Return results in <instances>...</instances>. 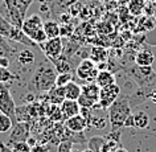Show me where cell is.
<instances>
[{"label":"cell","instance_id":"cell-12","mask_svg":"<svg viewBox=\"0 0 156 152\" xmlns=\"http://www.w3.org/2000/svg\"><path fill=\"white\" fill-rule=\"evenodd\" d=\"M34 53L33 50L30 49H24V50H20L17 54H16V61L19 66H23V68H29L34 64Z\"/></svg>","mask_w":156,"mask_h":152},{"label":"cell","instance_id":"cell-18","mask_svg":"<svg viewBox=\"0 0 156 152\" xmlns=\"http://www.w3.org/2000/svg\"><path fill=\"white\" fill-rule=\"evenodd\" d=\"M147 5V0H130L127 3V8L132 16H140L144 13V8Z\"/></svg>","mask_w":156,"mask_h":152},{"label":"cell","instance_id":"cell-14","mask_svg":"<svg viewBox=\"0 0 156 152\" xmlns=\"http://www.w3.org/2000/svg\"><path fill=\"white\" fill-rule=\"evenodd\" d=\"M9 41V38L0 34V57H7L11 60L13 56H16V48L12 46Z\"/></svg>","mask_w":156,"mask_h":152},{"label":"cell","instance_id":"cell-4","mask_svg":"<svg viewBox=\"0 0 156 152\" xmlns=\"http://www.w3.org/2000/svg\"><path fill=\"white\" fill-rule=\"evenodd\" d=\"M0 112L7 114L13 120V124L17 123L16 119V104L9 93L8 83L0 82Z\"/></svg>","mask_w":156,"mask_h":152},{"label":"cell","instance_id":"cell-19","mask_svg":"<svg viewBox=\"0 0 156 152\" xmlns=\"http://www.w3.org/2000/svg\"><path fill=\"white\" fill-rule=\"evenodd\" d=\"M64 89H65V97H66V99L77 101L81 97V94H82V87H81L78 83L73 82V81H72V82H69L66 86H64Z\"/></svg>","mask_w":156,"mask_h":152},{"label":"cell","instance_id":"cell-2","mask_svg":"<svg viewBox=\"0 0 156 152\" xmlns=\"http://www.w3.org/2000/svg\"><path fill=\"white\" fill-rule=\"evenodd\" d=\"M107 111H108V120H110L112 131L120 130L122 127H124V122L131 115L130 97L119 95L115 99V102L111 103V106L107 108Z\"/></svg>","mask_w":156,"mask_h":152},{"label":"cell","instance_id":"cell-9","mask_svg":"<svg viewBox=\"0 0 156 152\" xmlns=\"http://www.w3.org/2000/svg\"><path fill=\"white\" fill-rule=\"evenodd\" d=\"M65 126L68 130L73 132H83L86 130V127L89 126V122L82 114H78V115H74L72 118L66 119Z\"/></svg>","mask_w":156,"mask_h":152},{"label":"cell","instance_id":"cell-16","mask_svg":"<svg viewBox=\"0 0 156 152\" xmlns=\"http://www.w3.org/2000/svg\"><path fill=\"white\" fill-rule=\"evenodd\" d=\"M48 97H49L50 103L56 104V106H60V104L66 99V97H65V89L61 87V86H53L48 91Z\"/></svg>","mask_w":156,"mask_h":152},{"label":"cell","instance_id":"cell-36","mask_svg":"<svg viewBox=\"0 0 156 152\" xmlns=\"http://www.w3.org/2000/svg\"><path fill=\"white\" fill-rule=\"evenodd\" d=\"M148 99L152 101V102L156 104V89H154V90L150 93V95H148Z\"/></svg>","mask_w":156,"mask_h":152},{"label":"cell","instance_id":"cell-3","mask_svg":"<svg viewBox=\"0 0 156 152\" xmlns=\"http://www.w3.org/2000/svg\"><path fill=\"white\" fill-rule=\"evenodd\" d=\"M21 30L37 45L48 40L44 30V23H42V19L38 15H30V16L25 17L23 20Z\"/></svg>","mask_w":156,"mask_h":152},{"label":"cell","instance_id":"cell-23","mask_svg":"<svg viewBox=\"0 0 156 152\" xmlns=\"http://www.w3.org/2000/svg\"><path fill=\"white\" fill-rule=\"evenodd\" d=\"M15 28H16V27L12 25L9 21H7L5 19L0 15V34H2V36H4V37H7V38H9L11 40Z\"/></svg>","mask_w":156,"mask_h":152},{"label":"cell","instance_id":"cell-37","mask_svg":"<svg viewBox=\"0 0 156 152\" xmlns=\"http://www.w3.org/2000/svg\"><path fill=\"white\" fill-rule=\"evenodd\" d=\"M115 152H128V151H127V150H124V148H122V147H119Z\"/></svg>","mask_w":156,"mask_h":152},{"label":"cell","instance_id":"cell-11","mask_svg":"<svg viewBox=\"0 0 156 152\" xmlns=\"http://www.w3.org/2000/svg\"><path fill=\"white\" fill-rule=\"evenodd\" d=\"M155 61V56L150 48H140L135 54V64L139 66H152Z\"/></svg>","mask_w":156,"mask_h":152},{"label":"cell","instance_id":"cell-6","mask_svg":"<svg viewBox=\"0 0 156 152\" xmlns=\"http://www.w3.org/2000/svg\"><path fill=\"white\" fill-rule=\"evenodd\" d=\"M119 95H120V87L116 83H112L110 86L102 87L101 89V94H99V101L95 106L102 108V110H106V108H108L111 106V103L115 102V99L118 98Z\"/></svg>","mask_w":156,"mask_h":152},{"label":"cell","instance_id":"cell-41","mask_svg":"<svg viewBox=\"0 0 156 152\" xmlns=\"http://www.w3.org/2000/svg\"><path fill=\"white\" fill-rule=\"evenodd\" d=\"M70 152H81V151H77V150H72Z\"/></svg>","mask_w":156,"mask_h":152},{"label":"cell","instance_id":"cell-8","mask_svg":"<svg viewBox=\"0 0 156 152\" xmlns=\"http://www.w3.org/2000/svg\"><path fill=\"white\" fill-rule=\"evenodd\" d=\"M30 134V127L27 122H17L11 130V136L8 143L15 142H28Z\"/></svg>","mask_w":156,"mask_h":152},{"label":"cell","instance_id":"cell-21","mask_svg":"<svg viewBox=\"0 0 156 152\" xmlns=\"http://www.w3.org/2000/svg\"><path fill=\"white\" fill-rule=\"evenodd\" d=\"M40 3V9L44 13H56L57 7L62 5L61 0H38Z\"/></svg>","mask_w":156,"mask_h":152},{"label":"cell","instance_id":"cell-33","mask_svg":"<svg viewBox=\"0 0 156 152\" xmlns=\"http://www.w3.org/2000/svg\"><path fill=\"white\" fill-rule=\"evenodd\" d=\"M73 143L69 140H62V142L57 146V152H70L72 151Z\"/></svg>","mask_w":156,"mask_h":152},{"label":"cell","instance_id":"cell-31","mask_svg":"<svg viewBox=\"0 0 156 152\" xmlns=\"http://www.w3.org/2000/svg\"><path fill=\"white\" fill-rule=\"evenodd\" d=\"M34 0H17V5H19V11H20V15L23 19H25V15H27V11Z\"/></svg>","mask_w":156,"mask_h":152},{"label":"cell","instance_id":"cell-32","mask_svg":"<svg viewBox=\"0 0 156 152\" xmlns=\"http://www.w3.org/2000/svg\"><path fill=\"white\" fill-rule=\"evenodd\" d=\"M32 152H57V147L53 148V146H42V144H37V146L32 147Z\"/></svg>","mask_w":156,"mask_h":152},{"label":"cell","instance_id":"cell-13","mask_svg":"<svg viewBox=\"0 0 156 152\" xmlns=\"http://www.w3.org/2000/svg\"><path fill=\"white\" fill-rule=\"evenodd\" d=\"M95 83L102 89V87H106V86H110V85L115 83V76L114 73L110 72V70H99L98 76L95 78Z\"/></svg>","mask_w":156,"mask_h":152},{"label":"cell","instance_id":"cell-42","mask_svg":"<svg viewBox=\"0 0 156 152\" xmlns=\"http://www.w3.org/2000/svg\"><path fill=\"white\" fill-rule=\"evenodd\" d=\"M154 17H155V20H156V12H155V15H154Z\"/></svg>","mask_w":156,"mask_h":152},{"label":"cell","instance_id":"cell-22","mask_svg":"<svg viewBox=\"0 0 156 152\" xmlns=\"http://www.w3.org/2000/svg\"><path fill=\"white\" fill-rule=\"evenodd\" d=\"M52 64L54 65L57 73H72V66H70L68 58L65 57V54H61L57 60L52 61Z\"/></svg>","mask_w":156,"mask_h":152},{"label":"cell","instance_id":"cell-35","mask_svg":"<svg viewBox=\"0 0 156 152\" xmlns=\"http://www.w3.org/2000/svg\"><path fill=\"white\" fill-rule=\"evenodd\" d=\"M0 152H13L11 148L7 146V144H4V143H2L0 142Z\"/></svg>","mask_w":156,"mask_h":152},{"label":"cell","instance_id":"cell-5","mask_svg":"<svg viewBox=\"0 0 156 152\" xmlns=\"http://www.w3.org/2000/svg\"><path fill=\"white\" fill-rule=\"evenodd\" d=\"M76 72H77L78 78L82 80L86 83V82H95V78L99 73V69L91 58H85V60H82L78 64Z\"/></svg>","mask_w":156,"mask_h":152},{"label":"cell","instance_id":"cell-26","mask_svg":"<svg viewBox=\"0 0 156 152\" xmlns=\"http://www.w3.org/2000/svg\"><path fill=\"white\" fill-rule=\"evenodd\" d=\"M19 80V76L13 74L8 68H0V82L12 83V81Z\"/></svg>","mask_w":156,"mask_h":152},{"label":"cell","instance_id":"cell-15","mask_svg":"<svg viewBox=\"0 0 156 152\" xmlns=\"http://www.w3.org/2000/svg\"><path fill=\"white\" fill-rule=\"evenodd\" d=\"M132 118V127L139 128V130H144L150 126V116H148L144 111H138L135 114H131Z\"/></svg>","mask_w":156,"mask_h":152},{"label":"cell","instance_id":"cell-30","mask_svg":"<svg viewBox=\"0 0 156 152\" xmlns=\"http://www.w3.org/2000/svg\"><path fill=\"white\" fill-rule=\"evenodd\" d=\"M107 58V50L101 49V48H94L91 52V60L94 62H105Z\"/></svg>","mask_w":156,"mask_h":152},{"label":"cell","instance_id":"cell-24","mask_svg":"<svg viewBox=\"0 0 156 152\" xmlns=\"http://www.w3.org/2000/svg\"><path fill=\"white\" fill-rule=\"evenodd\" d=\"M156 25V20L154 16H144L139 20L138 30H152Z\"/></svg>","mask_w":156,"mask_h":152},{"label":"cell","instance_id":"cell-28","mask_svg":"<svg viewBox=\"0 0 156 152\" xmlns=\"http://www.w3.org/2000/svg\"><path fill=\"white\" fill-rule=\"evenodd\" d=\"M13 152H32L28 142H15V143H8L7 144Z\"/></svg>","mask_w":156,"mask_h":152},{"label":"cell","instance_id":"cell-29","mask_svg":"<svg viewBox=\"0 0 156 152\" xmlns=\"http://www.w3.org/2000/svg\"><path fill=\"white\" fill-rule=\"evenodd\" d=\"M72 81H73V74L72 73H58L57 78H56V86L64 87L69 82H72Z\"/></svg>","mask_w":156,"mask_h":152},{"label":"cell","instance_id":"cell-27","mask_svg":"<svg viewBox=\"0 0 156 152\" xmlns=\"http://www.w3.org/2000/svg\"><path fill=\"white\" fill-rule=\"evenodd\" d=\"M64 134L65 135H64V139L62 140H69V142H72V143H83L85 142L82 132H73L66 128L64 131Z\"/></svg>","mask_w":156,"mask_h":152},{"label":"cell","instance_id":"cell-38","mask_svg":"<svg viewBox=\"0 0 156 152\" xmlns=\"http://www.w3.org/2000/svg\"><path fill=\"white\" fill-rule=\"evenodd\" d=\"M81 152H94V151H93V150H90V148H86V150H83V151H81Z\"/></svg>","mask_w":156,"mask_h":152},{"label":"cell","instance_id":"cell-25","mask_svg":"<svg viewBox=\"0 0 156 152\" xmlns=\"http://www.w3.org/2000/svg\"><path fill=\"white\" fill-rule=\"evenodd\" d=\"M12 127H13V120L7 114L0 112V134H7V132L12 130Z\"/></svg>","mask_w":156,"mask_h":152},{"label":"cell","instance_id":"cell-7","mask_svg":"<svg viewBox=\"0 0 156 152\" xmlns=\"http://www.w3.org/2000/svg\"><path fill=\"white\" fill-rule=\"evenodd\" d=\"M41 48V50L44 52L45 57L49 61H54L62 54L64 50V44H62V38L61 37H53V38H48L45 42L38 45Z\"/></svg>","mask_w":156,"mask_h":152},{"label":"cell","instance_id":"cell-39","mask_svg":"<svg viewBox=\"0 0 156 152\" xmlns=\"http://www.w3.org/2000/svg\"><path fill=\"white\" fill-rule=\"evenodd\" d=\"M69 2H70V0H61V3H62V4H65V5H66V4H68V3H69Z\"/></svg>","mask_w":156,"mask_h":152},{"label":"cell","instance_id":"cell-40","mask_svg":"<svg viewBox=\"0 0 156 152\" xmlns=\"http://www.w3.org/2000/svg\"><path fill=\"white\" fill-rule=\"evenodd\" d=\"M156 0H147V3H155Z\"/></svg>","mask_w":156,"mask_h":152},{"label":"cell","instance_id":"cell-34","mask_svg":"<svg viewBox=\"0 0 156 152\" xmlns=\"http://www.w3.org/2000/svg\"><path fill=\"white\" fill-rule=\"evenodd\" d=\"M11 60L7 57H0V68H9Z\"/></svg>","mask_w":156,"mask_h":152},{"label":"cell","instance_id":"cell-43","mask_svg":"<svg viewBox=\"0 0 156 152\" xmlns=\"http://www.w3.org/2000/svg\"><path fill=\"white\" fill-rule=\"evenodd\" d=\"M154 5H155V8H156V2H155V3H154Z\"/></svg>","mask_w":156,"mask_h":152},{"label":"cell","instance_id":"cell-17","mask_svg":"<svg viewBox=\"0 0 156 152\" xmlns=\"http://www.w3.org/2000/svg\"><path fill=\"white\" fill-rule=\"evenodd\" d=\"M81 87H82V94L83 95L89 97L90 99L95 101V102L98 103L99 94H101V87L98 86V85H97L95 82H86L83 86H81Z\"/></svg>","mask_w":156,"mask_h":152},{"label":"cell","instance_id":"cell-20","mask_svg":"<svg viewBox=\"0 0 156 152\" xmlns=\"http://www.w3.org/2000/svg\"><path fill=\"white\" fill-rule=\"evenodd\" d=\"M44 30L48 38H53V37H60L61 33V27L57 21L54 20H48L44 23Z\"/></svg>","mask_w":156,"mask_h":152},{"label":"cell","instance_id":"cell-1","mask_svg":"<svg viewBox=\"0 0 156 152\" xmlns=\"http://www.w3.org/2000/svg\"><path fill=\"white\" fill-rule=\"evenodd\" d=\"M57 70L48 58L41 61L32 72V77L28 83V87L32 93H48L53 86H56Z\"/></svg>","mask_w":156,"mask_h":152},{"label":"cell","instance_id":"cell-10","mask_svg":"<svg viewBox=\"0 0 156 152\" xmlns=\"http://www.w3.org/2000/svg\"><path fill=\"white\" fill-rule=\"evenodd\" d=\"M60 110H61V114L65 120L72 118L74 115L81 114L80 103H78V101H73V99H65L64 102L60 104Z\"/></svg>","mask_w":156,"mask_h":152}]
</instances>
